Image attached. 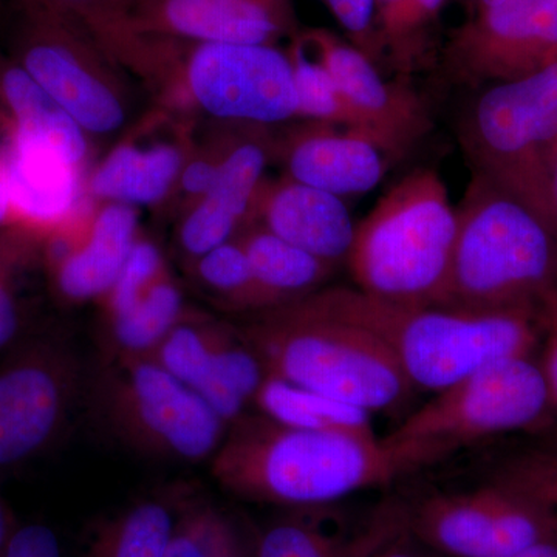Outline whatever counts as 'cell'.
I'll use <instances>...</instances> for the list:
<instances>
[{"mask_svg":"<svg viewBox=\"0 0 557 557\" xmlns=\"http://www.w3.org/2000/svg\"><path fill=\"white\" fill-rule=\"evenodd\" d=\"M211 472L245 500L314 508L388 485L412 469L376 435L306 431L249 410L230 424Z\"/></svg>","mask_w":557,"mask_h":557,"instance_id":"1","label":"cell"},{"mask_svg":"<svg viewBox=\"0 0 557 557\" xmlns=\"http://www.w3.org/2000/svg\"><path fill=\"white\" fill-rule=\"evenodd\" d=\"M309 296L319 309L375 336L416 391L437 394L490 366L533 357L541 343L537 307L401 306L350 287Z\"/></svg>","mask_w":557,"mask_h":557,"instance_id":"2","label":"cell"},{"mask_svg":"<svg viewBox=\"0 0 557 557\" xmlns=\"http://www.w3.org/2000/svg\"><path fill=\"white\" fill-rule=\"evenodd\" d=\"M457 228L438 172H409L355 230L346 263L357 288L401 306H446Z\"/></svg>","mask_w":557,"mask_h":557,"instance_id":"3","label":"cell"},{"mask_svg":"<svg viewBox=\"0 0 557 557\" xmlns=\"http://www.w3.org/2000/svg\"><path fill=\"white\" fill-rule=\"evenodd\" d=\"M239 329L270 375L370 413L401 408L416 392L375 336L310 296L252 314Z\"/></svg>","mask_w":557,"mask_h":557,"instance_id":"4","label":"cell"},{"mask_svg":"<svg viewBox=\"0 0 557 557\" xmlns=\"http://www.w3.org/2000/svg\"><path fill=\"white\" fill-rule=\"evenodd\" d=\"M448 307H537L557 288V231L527 205L472 172L457 208Z\"/></svg>","mask_w":557,"mask_h":557,"instance_id":"5","label":"cell"},{"mask_svg":"<svg viewBox=\"0 0 557 557\" xmlns=\"http://www.w3.org/2000/svg\"><path fill=\"white\" fill-rule=\"evenodd\" d=\"M152 57L156 91L172 113L265 127L296 120L292 61L276 46L196 44L153 35Z\"/></svg>","mask_w":557,"mask_h":557,"instance_id":"6","label":"cell"},{"mask_svg":"<svg viewBox=\"0 0 557 557\" xmlns=\"http://www.w3.org/2000/svg\"><path fill=\"white\" fill-rule=\"evenodd\" d=\"M557 139V64L491 84L465 113L458 141L472 172L527 205L557 231L549 159Z\"/></svg>","mask_w":557,"mask_h":557,"instance_id":"7","label":"cell"},{"mask_svg":"<svg viewBox=\"0 0 557 557\" xmlns=\"http://www.w3.org/2000/svg\"><path fill=\"white\" fill-rule=\"evenodd\" d=\"M552 412L539 362L509 359L437 392L384 442L417 471L482 440L536 428Z\"/></svg>","mask_w":557,"mask_h":557,"instance_id":"8","label":"cell"},{"mask_svg":"<svg viewBox=\"0 0 557 557\" xmlns=\"http://www.w3.org/2000/svg\"><path fill=\"white\" fill-rule=\"evenodd\" d=\"M102 426L141 456L211 460L228 424L188 386L150 358H106L91 383Z\"/></svg>","mask_w":557,"mask_h":557,"instance_id":"9","label":"cell"},{"mask_svg":"<svg viewBox=\"0 0 557 557\" xmlns=\"http://www.w3.org/2000/svg\"><path fill=\"white\" fill-rule=\"evenodd\" d=\"M11 58L89 137H109L131 119L121 69L86 25L51 0H17Z\"/></svg>","mask_w":557,"mask_h":557,"instance_id":"10","label":"cell"},{"mask_svg":"<svg viewBox=\"0 0 557 557\" xmlns=\"http://www.w3.org/2000/svg\"><path fill=\"white\" fill-rule=\"evenodd\" d=\"M78 350L58 330H30L0 361V471L42 456L83 395Z\"/></svg>","mask_w":557,"mask_h":557,"instance_id":"11","label":"cell"},{"mask_svg":"<svg viewBox=\"0 0 557 557\" xmlns=\"http://www.w3.org/2000/svg\"><path fill=\"white\" fill-rule=\"evenodd\" d=\"M401 525L406 536L446 557H516L557 541L556 509L497 480L424 498Z\"/></svg>","mask_w":557,"mask_h":557,"instance_id":"12","label":"cell"},{"mask_svg":"<svg viewBox=\"0 0 557 557\" xmlns=\"http://www.w3.org/2000/svg\"><path fill=\"white\" fill-rule=\"evenodd\" d=\"M468 86L509 83L557 64V0H500L458 28L446 50Z\"/></svg>","mask_w":557,"mask_h":557,"instance_id":"13","label":"cell"},{"mask_svg":"<svg viewBox=\"0 0 557 557\" xmlns=\"http://www.w3.org/2000/svg\"><path fill=\"white\" fill-rule=\"evenodd\" d=\"M302 40L391 159H401L426 137L431 113L412 87L384 79L375 62L324 28L307 32Z\"/></svg>","mask_w":557,"mask_h":557,"instance_id":"14","label":"cell"},{"mask_svg":"<svg viewBox=\"0 0 557 557\" xmlns=\"http://www.w3.org/2000/svg\"><path fill=\"white\" fill-rule=\"evenodd\" d=\"M186 123L174 120V113L166 109L149 115L91 171L87 197L97 203L134 208L171 200L197 143Z\"/></svg>","mask_w":557,"mask_h":557,"instance_id":"15","label":"cell"},{"mask_svg":"<svg viewBox=\"0 0 557 557\" xmlns=\"http://www.w3.org/2000/svg\"><path fill=\"white\" fill-rule=\"evenodd\" d=\"M273 153L270 127L233 124L218 180L207 196L182 212L177 245L186 267L236 239L248 223Z\"/></svg>","mask_w":557,"mask_h":557,"instance_id":"16","label":"cell"},{"mask_svg":"<svg viewBox=\"0 0 557 557\" xmlns=\"http://www.w3.org/2000/svg\"><path fill=\"white\" fill-rule=\"evenodd\" d=\"M132 27L196 44L276 46L293 32L288 0H135Z\"/></svg>","mask_w":557,"mask_h":557,"instance_id":"17","label":"cell"},{"mask_svg":"<svg viewBox=\"0 0 557 557\" xmlns=\"http://www.w3.org/2000/svg\"><path fill=\"white\" fill-rule=\"evenodd\" d=\"M391 157L372 138L346 127L304 120L274 137L273 160L285 177L338 197L379 186Z\"/></svg>","mask_w":557,"mask_h":557,"instance_id":"18","label":"cell"},{"mask_svg":"<svg viewBox=\"0 0 557 557\" xmlns=\"http://www.w3.org/2000/svg\"><path fill=\"white\" fill-rule=\"evenodd\" d=\"M248 223H258L333 267L346 262L357 230L343 197L285 175L263 180Z\"/></svg>","mask_w":557,"mask_h":557,"instance_id":"19","label":"cell"},{"mask_svg":"<svg viewBox=\"0 0 557 557\" xmlns=\"http://www.w3.org/2000/svg\"><path fill=\"white\" fill-rule=\"evenodd\" d=\"M139 239L138 208L97 203L86 239L53 269L44 271L61 302H98L119 277Z\"/></svg>","mask_w":557,"mask_h":557,"instance_id":"20","label":"cell"},{"mask_svg":"<svg viewBox=\"0 0 557 557\" xmlns=\"http://www.w3.org/2000/svg\"><path fill=\"white\" fill-rule=\"evenodd\" d=\"M0 120L7 137L53 150L86 174L89 135L13 58L0 54Z\"/></svg>","mask_w":557,"mask_h":557,"instance_id":"21","label":"cell"},{"mask_svg":"<svg viewBox=\"0 0 557 557\" xmlns=\"http://www.w3.org/2000/svg\"><path fill=\"white\" fill-rule=\"evenodd\" d=\"M236 239L273 309L324 288L325 282L335 273L336 267L289 244L258 223H247Z\"/></svg>","mask_w":557,"mask_h":557,"instance_id":"22","label":"cell"},{"mask_svg":"<svg viewBox=\"0 0 557 557\" xmlns=\"http://www.w3.org/2000/svg\"><path fill=\"white\" fill-rule=\"evenodd\" d=\"M252 408L277 423L306 431L375 435L368 410L270 373L260 384Z\"/></svg>","mask_w":557,"mask_h":557,"instance_id":"23","label":"cell"},{"mask_svg":"<svg viewBox=\"0 0 557 557\" xmlns=\"http://www.w3.org/2000/svg\"><path fill=\"white\" fill-rule=\"evenodd\" d=\"M186 310L168 267L131 310L104 322L106 358H148Z\"/></svg>","mask_w":557,"mask_h":557,"instance_id":"24","label":"cell"},{"mask_svg":"<svg viewBox=\"0 0 557 557\" xmlns=\"http://www.w3.org/2000/svg\"><path fill=\"white\" fill-rule=\"evenodd\" d=\"M47 230L30 223L0 228V354L30 332L25 284L42 271V242Z\"/></svg>","mask_w":557,"mask_h":557,"instance_id":"25","label":"cell"},{"mask_svg":"<svg viewBox=\"0 0 557 557\" xmlns=\"http://www.w3.org/2000/svg\"><path fill=\"white\" fill-rule=\"evenodd\" d=\"M186 269L223 309L252 314L273 309L237 239L211 249Z\"/></svg>","mask_w":557,"mask_h":557,"instance_id":"26","label":"cell"},{"mask_svg":"<svg viewBox=\"0 0 557 557\" xmlns=\"http://www.w3.org/2000/svg\"><path fill=\"white\" fill-rule=\"evenodd\" d=\"M174 525L163 502H139L98 531L89 557H166Z\"/></svg>","mask_w":557,"mask_h":557,"instance_id":"27","label":"cell"},{"mask_svg":"<svg viewBox=\"0 0 557 557\" xmlns=\"http://www.w3.org/2000/svg\"><path fill=\"white\" fill-rule=\"evenodd\" d=\"M287 53L295 81L296 119L346 127L373 139L368 126L348 104L327 69L307 53L302 39H296Z\"/></svg>","mask_w":557,"mask_h":557,"instance_id":"28","label":"cell"},{"mask_svg":"<svg viewBox=\"0 0 557 557\" xmlns=\"http://www.w3.org/2000/svg\"><path fill=\"white\" fill-rule=\"evenodd\" d=\"M446 0H376L375 25L381 50L394 67L413 72L426 53L428 33Z\"/></svg>","mask_w":557,"mask_h":557,"instance_id":"29","label":"cell"},{"mask_svg":"<svg viewBox=\"0 0 557 557\" xmlns=\"http://www.w3.org/2000/svg\"><path fill=\"white\" fill-rule=\"evenodd\" d=\"M375 534L350 542L309 519H284L260 534L251 557H370L381 547Z\"/></svg>","mask_w":557,"mask_h":557,"instance_id":"30","label":"cell"},{"mask_svg":"<svg viewBox=\"0 0 557 557\" xmlns=\"http://www.w3.org/2000/svg\"><path fill=\"white\" fill-rule=\"evenodd\" d=\"M218 319L188 309L148 358L194 392L211 375Z\"/></svg>","mask_w":557,"mask_h":557,"instance_id":"31","label":"cell"},{"mask_svg":"<svg viewBox=\"0 0 557 557\" xmlns=\"http://www.w3.org/2000/svg\"><path fill=\"white\" fill-rule=\"evenodd\" d=\"M166 557H251L228 516L208 504L175 518Z\"/></svg>","mask_w":557,"mask_h":557,"instance_id":"32","label":"cell"},{"mask_svg":"<svg viewBox=\"0 0 557 557\" xmlns=\"http://www.w3.org/2000/svg\"><path fill=\"white\" fill-rule=\"evenodd\" d=\"M166 269L168 263L160 248L152 240L139 236L119 277L109 292L98 300L104 322L112 321L131 310Z\"/></svg>","mask_w":557,"mask_h":557,"instance_id":"33","label":"cell"},{"mask_svg":"<svg viewBox=\"0 0 557 557\" xmlns=\"http://www.w3.org/2000/svg\"><path fill=\"white\" fill-rule=\"evenodd\" d=\"M222 124V129L212 134L211 138L203 143H196L182 174H180L172 197L178 201L182 212L200 200L201 197L207 196L208 190L218 180L220 164L225 156L231 127H233V124Z\"/></svg>","mask_w":557,"mask_h":557,"instance_id":"34","label":"cell"},{"mask_svg":"<svg viewBox=\"0 0 557 557\" xmlns=\"http://www.w3.org/2000/svg\"><path fill=\"white\" fill-rule=\"evenodd\" d=\"M496 480L544 502L557 511V453L531 450L509 458L497 472Z\"/></svg>","mask_w":557,"mask_h":557,"instance_id":"35","label":"cell"},{"mask_svg":"<svg viewBox=\"0 0 557 557\" xmlns=\"http://www.w3.org/2000/svg\"><path fill=\"white\" fill-rule=\"evenodd\" d=\"M347 32L351 46L372 62L383 57L375 25L376 0H322Z\"/></svg>","mask_w":557,"mask_h":557,"instance_id":"36","label":"cell"},{"mask_svg":"<svg viewBox=\"0 0 557 557\" xmlns=\"http://www.w3.org/2000/svg\"><path fill=\"white\" fill-rule=\"evenodd\" d=\"M541 338H544L542 359L539 361L547 383L553 412L557 413V288L548 292L537 306Z\"/></svg>","mask_w":557,"mask_h":557,"instance_id":"37","label":"cell"},{"mask_svg":"<svg viewBox=\"0 0 557 557\" xmlns=\"http://www.w3.org/2000/svg\"><path fill=\"white\" fill-rule=\"evenodd\" d=\"M0 557H62L60 541L51 528L32 523L17 527Z\"/></svg>","mask_w":557,"mask_h":557,"instance_id":"38","label":"cell"},{"mask_svg":"<svg viewBox=\"0 0 557 557\" xmlns=\"http://www.w3.org/2000/svg\"><path fill=\"white\" fill-rule=\"evenodd\" d=\"M78 17L87 28L127 16L135 0H51Z\"/></svg>","mask_w":557,"mask_h":557,"instance_id":"39","label":"cell"},{"mask_svg":"<svg viewBox=\"0 0 557 557\" xmlns=\"http://www.w3.org/2000/svg\"><path fill=\"white\" fill-rule=\"evenodd\" d=\"M17 223H24V220L21 218L16 203H14L5 153H3L2 145H0V228L17 225Z\"/></svg>","mask_w":557,"mask_h":557,"instance_id":"40","label":"cell"},{"mask_svg":"<svg viewBox=\"0 0 557 557\" xmlns=\"http://www.w3.org/2000/svg\"><path fill=\"white\" fill-rule=\"evenodd\" d=\"M370 557H446L435 549L420 544L416 539L405 536L394 542H384Z\"/></svg>","mask_w":557,"mask_h":557,"instance_id":"41","label":"cell"},{"mask_svg":"<svg viewBox=\"0 0 557 557\" xmlns=\"http://www.w3.org/2000/svg\"><path fill=\"white\" fill-rule=\"evenodd\" d=\"M16 528L17 525L14 523L10 508L7 507L3 498L0 497V556L5 552L7 545H9L10 539L13 536Z\"/></svg>","mask_w":557,"mask_h":557,"instance_id":"42","label":"cell"},{"mask_svg":"<svg viewBox=\"0 0 557 557\" xmlns=\"http://www.w3.org/2000/svg\"><path fill=\"white\" fill-rule=\"evenodd\" d=\"M516 557H557V541L542 542Z\"/></svg>","mask_w":557,"mask_h":557,"instance_id":"43","label":"cell"},{"mask_svg":"<svg viewBox=\"0 0 557 557\" xmlns=\"http://www.w3.org/2000/svg\"><path fill=\"white\" fill-rule=\"evenodd\" d=\"M549 175H552L553 197L557 208V139L552 150V159H549Z\"/></svg>","mask_w":557,"mask_h":557,"instance_id":"44","label":"cell"},{"mask_svg":"<svg viewBox=\"0 0 557 557\" xmlns=\"http://www.w3.org/2000/svg\"><path fill=\"white\" fill-rule=\"evenodd\" d=\"M480 10L487 9V7L496 5L500 0H478Z\"/></svg>","mask_w":557,"mask_h":557,"instance_id":"45","label":"cell"}]
</instances>
